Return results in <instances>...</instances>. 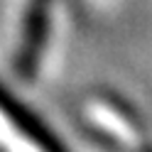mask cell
<instances>
[{"label": "cell", "mask_w": 152, "mask_h": 152, "mask_svg": "<svg viewBox=\"0 0 152 152\" xmlns=\"http://www.w3.org/2000/svg\"><path fill=\"white\" fill-rule=\"evenodd\" d=\"M49 5L52 0H30L22 27V42L17 52V69L25 79L34 76L39 69L42 52L47 47V34H49Z\"/></svg>", "instance_id": "cell-2"}, {"label": "cell", "mask_w": 152, "mask_h": 152, "mask_svg": "<svg viewBox=\"0 0 152 152\" xmlns=\"http://www.w3.org/2000/svg\"><path fill=\"white\" fill-rule=\"evenodd\" d=\"M0 115L39 152H66L64 145L56 140L54 132L47 128L22 101H17L3 83H0Z\"/></svg>", "instance_id": "cell-1"}]
</instances>
